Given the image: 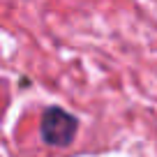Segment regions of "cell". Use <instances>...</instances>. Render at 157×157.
<instances>
[{
	"instance_id": "1",
	"label": "cell",
	"mask_w": 157,
	"mask_h": 157,
	"mask_svg": "<svg viewBox=\"0 0 157 157\" xmlns=\"http://www.w3.org/2000/svg\"><path fill=\"white\" fill-rule=\"evenodd\" d=\"M76 132V120L63 109H49L42 116V136L51 146H69Z\"/></svg>"
}]
</instances>
